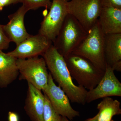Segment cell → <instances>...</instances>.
<instances>
[{
    "instance_id": "1",
    "label": "cell",
    "mask_w": 121,
    "mask_h": 121,
    "mask_svg": "<svg viewBox=\"0 0 121 121\" xmlns=\"http://www.w3.org/2000/svg\"><path fill=\"white\" fill-rule=\"evenodd\" d=\"M53 80L58 84L72 103L84 105L87 91L72 80L64 57L51 44L42 56Z\"/></svg>"
},
{
    "instance_id": "2",
    "label": "cell",
    "mask_w": 121,
    "mask_h": 121,
    "mask_svg": "<svg viewBox=\"0 0 121 121\" xmlns=\"http://www.w3.org/2000/svg\"><path fill=\"white\" fill-rule=\"evenodd\" d=\"M64 58L72 78L86 90L95 88L104 76L105 72L82 56L71 53Z\"/></svg>"
},
{
    "instance_id": "3",
    "label": "cell",
    "mask_w": 121,
    "mask_h": 121,
    "mask_svg": "<svg viewBox=\"0 0 121 121\" xmlns=\"http://www.w3.org/2000/svg\"><path fill=\"white\" fill-rule=\"evenodd\" d=\"M88 33L74 17L68 14L53 45L61 55L66 57L78 47Z\"/></svg>"
},
{
    "instance_id": "4",
    "label": "cell",
    "mask_w": 121,
    "mask_h": 121,
    "mask_svg": "<svg viewBox=\"0 0 121 121\" xmlns=\"http://www.w3.org/2000/svg\"><path fill=\"white\" fill-rule=\"evenodd\" d=\"M104 34L98 21L88 35L72 53L82 56L104 72L106 68L104 48Z\"/></svg>"
},
{
    "instance_id": "5",
    "label": "cell",
    "mask_w": 121,
    "mask_h": 121,
    "mask_svg": "<svg viewBox=\"0 0 121 121\" xmlns=\"http://www.w3.org/2000/svg\"><path fill=\"white\" fill-rule=\"evenodd\" d=\"M17 64L20 80H26L41 91L47 86L49 73L43 57L17 59Z\"/></svg>"
},
{
    "instance_id": "6",
    "label": "cell",
    "mask_w": 121,
    "mask_h": 121,
    "mask_svg": "<svg viewBox=\"0 0 121 121\" xmlns=\"http://www.w3.org/2000/svg\"><path fill=\"white\" fill-rule=\"evenodd\" d=\"M67 6L68 14L88 32L97 21L102 8L101 0H71Z\"/></svg>"
},
{
    "instance_id": "7",
    "label": "cell",
    "mask_w": 121,
    "mask_h": 121,
    "mask_svg": "<svg viewBox=\"0 0 121 121\" xmlns=\"http://www.w3.org/2000/svg\"><path fill=\"white\" fill-rule=\"evenodd\" d=\"M69 0H52L50 11L41 23L39 34L52 43L58 35L68 15L67 2Z\"/></svg>"
},
{
    "instance_id": "8",
    "label": "cell",
    "mask_w": 121,
    "mask_h": 121,
    "mask_svg": "<svg viewBox=\"0 0 121 121\" xmlns=\"http://www.w3.org/2000/svg\"><path fill=\"white\" fill-rule=\"evenodd\" d=\"M42 91L55 110L60 116L70 120L79 116V112L72 107L69 98L61 87L55 83L50 73L47 85Z\"/></svg>"
},
{
    "instance_id": "9",
    "label": "cell",
    "mask_w": 121,
    "mask_h": 121,
    "mask_svg": "<svg viewBox=\"0 0 121 121\" xmlns=\"http://www.w3.org/2000/svg\"><path fill=\"white\" fill-rule=\"evenodd\" d=\"M114 71L106 66L104 76L97 86L87 91L86 102L90 103L97 99L111 96L121 97V83Z\"/></svg>"
},
{
    "instance_id": "10",
    "label": "cell",
    "mask_w": 121,
    "mask_h": 121,
    "mask_svg": "<svg viewBox=\"0 0 121 121\" xmlns=\"http://www.w3.org/2000/svg\"><path fill=\"white\" fill-rule=\"evenodd\" d=\"M51 41L38 33L29 35L16 48L7 53L17 59H28L42 56L52 44Z\"/></svg>"
},
{
    "instance_id": "11",
    "label": "cell",
    "mask_w": 121,
    "mask_h": 121,
    "mask_svg": "<svg viewBox=\"0 0 121 121\" xmlns=\"http://www.w3.org/2000/svg\"><path fill=\"white\" fill-rule=\"evenodd\" d=\"M28 10L22 5L14 13L8 16L9 21L3 25L5 33L11 42L17 45L29 36L25 26L24 20Z\"/></svg>"
},
{
    "instance_id": "12",
    "label": "cell",
    "mask_w": 121,
    "mask_h": 121,
    "mask_svg": "<svg viewBox=\"0 0 121 121\" xmlns=\"http://www.w3.org/2000/svg\"><path fill=\"white\" fill-rule=\"evenodd\" d=\"M27 97L24 109L33 121H43L45 97L41 91L28 82Z\"/></svg>"
},
{
    "instance_id": "13",
    "label": "cell",
    "mask_w": 121,
    "mask_h": 121,
    "mask_svg": "<svg viewBox=\"0 0 121 121\" xmlns=\"http://www.w3.org/2000/svg\"><path fill=\"white\" fill-rule=\"evenodd\" d=\"M104 55L106 66L121 71V33L104 35Z\"/></svg>"
},
{
    "instance_id": "14",
    "label": "cell",
    "mask_w": 121,
    "mask_h": 121,
    "mask_svg": "<svg viewBox=\"0 0 121 121\" xmlns=\"http://www.w3.org/2000/svg\"><path fill=\"white\" fill-rule=\"evenodd\" d=\"M98 21L104 35L121 33V9L103 7Z\"/></svg>"
},
{
    "instance_id": "15",
    "label": "cell",
    "mask_w": 121,
    "mask_h": 121,
    "mask_svg": "<svg viewBox=\"0 0 121 121\" xmlns=\"http://www.w3.org/2000/svg\"><path fill=\"white\" fill-rule=\"evenodd\" d=\"M17 60L16 58L0 50V87H7L19 74Z\"/></svg>"
},
{
    "instance_id": "16",
    "label": "cell",
    "mask_w": 121,
    "mask_h": 121,
    "mask_svg": "<svg viewBox=\"0 0 121 121\" xmlns=\"http://www.w3.org/2000/svg\"><path fill=\"white\" fill-rule=\"evenodd\" d=\"M97 108L99 111L97 114L99 121H110L113 116L121 114L120 102L110 97L103 98Z\"/></svg>"
},
{
    "instance_id": "17",
    "label": "cell",
    "mask_w": 121,
    "mask_h": 121,
    "mask_svg": "<svg viewBox=\"0 0 121 121\" xmlns=\"http://www.w3.org/2000/svg\"><path fill=\"white\" fill-rule=\"evenodd\" d=\"M44 95L45 102L43 110V121H61L62 116L56 112L47 97Z\"/></svg>"
},
{
    "instance_id": "18",
    "label": "cell",
    "mask_w": 121,
    "mask_h": 121,
    "mask_svg": "<svg viewBox=\"0 0 121 121\" xmlns=\"http://www.w3.org/2000/svg\"><path fill=\"white\" fill-rule=\"evenodd\" d=\"M52 0H20L19 3H22L28 11L35 10L41 7H45L50 9Z\"/></svg>"
},
{
    "instance_id": "19",
    "label": "cell",
    "mask_w": 121,
    "mask_h": 121,
    "mask_svg": "<svg viewBox=\"0 0 121 121\" xmlns=\"http://www.w3.org/2000/svg\"><path fill=\"white\" fill-rule=\"evenodd\" d=\"M11 43L3 29V25L0 24V50L8 49Z\"/></svg>"
},
{
    "instance_id": "20",
    "label": "cell",
    "mask_w": 121,
    "mask_h": 121,
    "mask_svg": "<svg viewBox=\"0 0 121 121\" xmlns=\"http://www.w3.org/2000/svg\"><path fill=\"white\" fill-rule=\"evenodd\" d=\"M103 7L121 9V0H101Z\"/></svg>"
},
{
    "instance_id": "21",
    "label": "cell",
    "mask_w": 121,
    "mask_h": 121,
    "mask_svg": "<svg viewBox=\"0 0 121 121\" xmlns=\"http://www.w3.org/2000/svg\"><path fill=\"white\" fill-rule=\"evenodd\" d=\"M20 0H0V5L2 8L10 5L19 3Z\"/></svg>"
},
{
    "instance_id": "22",
    "label": "cell",
    "mask_w": 121,
    "mask_h": 121,
    "mask_svg": "<svg viewBox=\"0 0 121 121\" xmlns=\"http://www.w3.org/2000/svg\"><path fill=\"white\" fill-rule=\"evenodd\" d=\"M8 121H19V117L17 113L9 111L8 115Z\"/></svg>"
},
{
    "instance_id": "23",
    "label": "cell",
    "mask_w": 121,
    "mask_h": 121,
    "mask_svg": "<svg viewBox=\"0 0 121 121\" xmlns=\"http://www.w3.org/2000/svg\"><path fill=\"white\" fill-rule=\"evenodd\" d=\"M84 121H99L98 119V117L97 114L94 117L92 118H90L89 119H87Z\"/></svg>"
},
{
    "instance_id": "24",
    "label": "cell",
    "mask_w": 121,
    "mask_h": 121,
    "mask_svg": "<svg viewBox=\"0 0 121 121\" xmlns=\"http://www.w3.org/2000/svg\"><path fill=\"white\" fill-rule=\"evenodd\" d=\"M61 121H69L67 118L64 117L62 116Z\"/></svg>"
},
{
    "instance_id": "25",
    "label": "cell",
    "mask_w": 121,
    "mask_h": 121,
    "mask_svg": "<svg viewBox=\"0 0 121 121\" xmlns=\"http://www.w3.org/2000/svg\"><path fill=\"white\" fill-rule=\"evenodd\" d=\"M3 8L1 7V6L0 5V11H2V9H3Z\"/></svg>"
},
{
    "instance_id": "26",
    "label": "cell",
    "mask_w": 121,
    "mask_h": 121,
    "mask_svg": "<svg viewBox=\"0 0 121 121\" xmlns=\"http://www.w3.org/2000/svg\"><path fill=\"white\" fill-rule=\"evenodd\" d=\"M114 121L113 120H112H112H111V121Z\"/></svg>"
}]
</instances>
